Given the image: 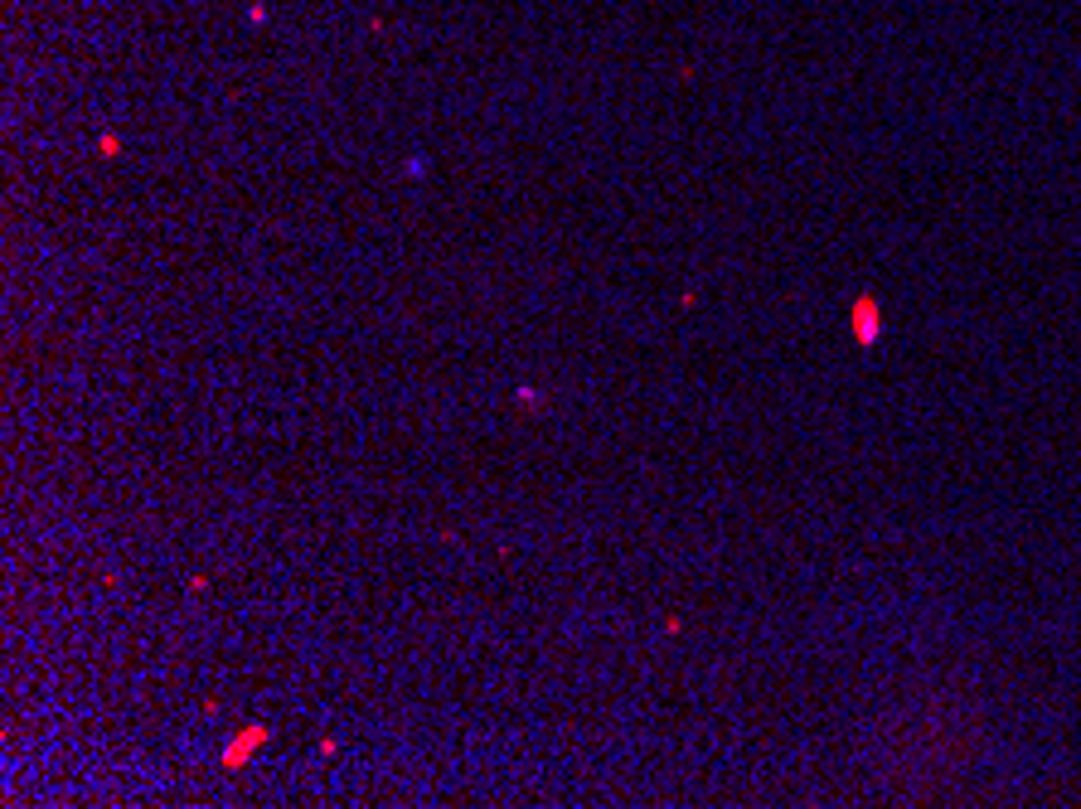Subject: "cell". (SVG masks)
I'll list each match as a JSON object with an SVG mask.
<instances>
[{
    "label": "cell",
    "mask_w": 1081,
    "mask_h": 809,
    "mask_svg": "<svg viewBox=\"0 0 1081 809\" xmlns=\"http://www.w3.org/2000/svg\"><path fill=\"white\" fill-rule=\"evenodd\" d=\"M849 325H854V340L859 344H878V335H883V311H878V301H873V296H859L854 311H849Z\"/></svg>",
    "instance_id": "6da1fadb"
},
{
    "label": "cell",
    "mask_w": 1081,
    "mask_h": 809,
    "mask_svg": "<svg viewBox=\"0 0 1081 809\" xmlns=\"http://www.w3.org/2000/svg\"><path fill=\"white\" fill-rule=\"evenodd\" d=\"M262 742H267V727H262V722H253V727H243V732H238V737H233V742L223 747V766H228V771H238V766H248V756H253V751L262 747Z\"/></svg>",
    "instance_id": "7a4b0ae2"
}]
</instances>
